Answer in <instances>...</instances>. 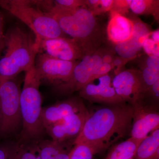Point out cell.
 I'll return each mask as SVG.
<instances>
[{"label": "cell", "mask_w": 159, "mask_h": 159, "mask_svg": "<svg viewBox=\"0 0 159 159\" xmlns=\"http://www.w3.org/2000/svg\"><path fill=\"white\" fill-rule=\"evenodd\" d=\"M20 93L16 78L0 81V137L13 134L22 123Z\"/></svg>", "instance_id": "6"}, {"label": "cell", "mask_w": 159, "mask_h": 159, "mask_svg": "<svg viewBox=\"0 0 159 159\" xmlns=\"http://www.w3.org/2000/svg\"><path fill=\"white\" fill-rule=\"evenodd\" d=\"M130 61L129 59H125V58H123V57H119V56L116 55L114 57L113 60L112 62L111 65L112 66L113 69L115 67H117V70L115 72V75L121 72V69L123 68V67L129 61Z\"/></svg>", "instance_id": "30"}, {"label": "cell", "mask_w": 159, "mask_h": 159, "mask_svg": "<svg viewBox=\"0 0 159 159\" xmlns=\"http://www.w3.org/2000/svg\"><path fill=\"white\" fill-rule=\"evenodd\" d=\"M134 159V158H133V159Z\"/></svg>", "instance_id": "37"}, {"label": "cell", "mask_w": 159, "mask_h": 159, "mask_svg": "<svg viewBox=\"0 0 159 159\" xmlns=\"http://www.w3.org/2000/svg\"><path fill=\"white\" fill-rule=\"evenodd\" d=\"M151 31L146 24L142 22L134 23L132 34L124 42L114 45L117 56L130 60L135 58L142 49L143 42L149 37Z\"/></svg>", "instance_id": "14"}, {"label": "cell", "mask_w": 159, "mask_h": 159, "mask_svg": "<svg viewBox=\"0 0 159 159\" xmlns=\"http://www.w3.org/2000/svg\"><path fill=\"white\" fill-rule=\"evenodd\" d=\"M79 61L61 60L39 52L35 58L34 68L41 83L55 87L70 79Z\"/></svg>", "instance_id": "7"}, {"label": "cell", "mask_w": 159, "mask_h": 159, "mask_svg": "<svg viewBox=\"0 0 159 159\" xmlns=\"http://www.w3.org/2000/svg\"><path fill=\"white\" fill-rule=\"evenodd\" d=\"M39 52L34 34L18 26L10 28L5 33L4 54L0 57V81L16 78L33 68Z\"/></svg>", "instance_id": "3"}, {"label": "cell", "mask_w": 159, "mask_h": 159, "mask_svg": "<svg viewBox=\"0 0 159 159\" xmlns=\"http://www.w3.org/2000/svg\"><path fill=\"white\" fill-rule=\"evenodd\" d=\"M102 63L100 48L92 55H85L80 60L70 79L54 87V90L61 95H69L79 91L93 80L94 74Z\"/></svg>", "instance_id": "8"}, {"label": "cell", "mask_w": 159, "mask_h": 159, "mask_svg": "<svg viewBox=\"0 0 159 159\" xmlns=\"http://www.w3.org/2000/svg\"><path fill=\"white\" fill-rule=\"evenodd\" d=\"M139 67L145 93L152 86L159 80V71L149 68L141 64L139 65Z\"/></svg>", "instance_id": "23"}, {"label": "cell", "mask_w": 159, "mask_h": 159, "mask_svg": "<svg viewBox=\"0 0 159 159\" xmlns=\"http://www.w3.org/2000/svg\"><path fill=\"white\" fill-rule=\"evenodd\" d=\"M36 145L40 159H70L74 147L68 145L67 141L48 140L38 141Z\"/></svg>", "instance_id": "17"}, {"label": "cell", "mask_w": 159, "mask_h": 159, "mask_svg": "<svg viewBox=\"0 0 159 159\" xmlns=\"http://www.w3.org/2000/svg\"><path fill=\"white\" fill-rule=\"evenodd\" d=\"M130 10L134 14L151 15L159 20V0H131Z\"/></svg>", "instance_id": "20"}, {"label": "cell", "mask_w": 159, "mask_h": 159, "mask_svg": "<svg viewBox=\"0 0 159 159\" xmlns=\"http://www.w3.org/2000/svg\"><path fill=\"white\" fill-rule=\"evenodd\" d=\"M116 55V54L113 49L102 48H101V61L102 63L111 64Z\"/></svg>", "instance_id": "29"}, {"label": "cell", "mask_w": 159, "mask_h": 159, "mask_svg": "<svg viewBox=\"0 0 159 159\" xmlns=\"http://www.w3.org/2000/svg\"><path fill=\"white\" fill-rule=\"evenodd\" d=\"M113 69V68L111 65L102 63V64L94 74L93 80L97 77H101L108 74Z\"/></svg>", "instance_id": "31"}, {"label": "cell", "mask_w": 159, "mask_h": 159, "mask_svg": "<svg viewBox=\"0 0 159 159\" xmlns=\"http://www.w3.org/2000/svg\"><path fill=\"white\" fill-rule=\"evenodd\" d=\"M148 99L151 102L152 104L155 105V104L159 102V80L156 82L145 93L144 100Z\"/></svg>", "instance_id": "27"}, {"label": "cell", "mask_w": 159, "mask_h": 159, "mask_svg": "<svg viewBox=\"0 0 159 159\" xmlns=\"http://www.w3.org/2000/svg\"><path fill=\"white\" fill-rule=\"evenodd\" d=\"M142 49L148 56L153 55L159 57V44H157L149 37L143 42Z\"/></svg>", "instance_id": "26"}, {"label": "cell", "mask_w": 159, "mask_h": 159, "mask_svg": "<svg viewBox=\"0 0 159 159\" xmlns=\"http://www.w3.org/2000/svg\"><path fill=\"white\" fill-rule=\"evenodd\" d=\"M10 153H11V152H10ZM9 159H11V157H10V156H9Z\"/></svg>", "instance_id": "36"}, {"label": "cell", "mask_w": 159, "mask_h": 159, "mask_svg": "<svg viewBox=\"0 0 159 159\" xmlns=\"http://www.w3.org/2000/svg\"><path fill=\"white\" fill-rule=\"evenodd\" d=\"M41 84L34 66L25 72L20 96L22 125L20 140L24 143L38 142L46 132L42 118L43 100L39 91Z\"/></svg>", "instance_id": "4"}, {"label": "cell", "mask_w": 159, "mask_h": 159, "mask_svg": "<svg viewBox=\"0 0 159 159\" xmlns=\"http://www.w3.org/2000/svg\"><path fill=\"white\" fill-rule=\"evenodd\" d=\"M131 0H114L111 11L125 16L129 13Z\"/></svg>", "instance_id": "24"}, {"label": "cell", "mask_w": 159, "mask_h": 159, "mask_svg": "<svg viewBox=\"0 0 159 159\" xmlns=\"http://www.w3.org/2000/svg\"><path fill=\"white\" fill-rule=\"evenodd\" d=\"M133 120V108L127 103L89 112L74 144L87 143L101 152L130 134Z\"/></svg>", "instance_id": "1"}, {"label": "cell", "mask_w": 159, "mask_h": 159, "mask_svg": "<svg viewBox=\"0 0 159 159\" xmlns=\"http://www.w3.org/2000/svg\"><path fill=\"white\" fill-rule=\"evenodd\" d=\"M159 159V129L152 132L142 140L134 159Z\"/></svg>", "instance_id": "18"}, {"label": "cell", "mask_w": 159, "mask_h": 159, "mask_svg": "<svg viewBox=\"0 0 159 159\" xmlns=\"http://www.w3.org/2000/svg\"><path fill=\"white\" fill-rule=\"evenodd\" d=\"M0 7L25 23L36 38L66 37L56 20L32 5L30 0H0Z\"/></svg>", "instance_id": "5"}, {"label": "cell", "mask_w": 159, "mask_h": 159, "mask_svg": "<svg viewBox=\"0 0 159 159\" xmlns=\"http://www.w3.org/2000/svg\"><path fill=\"white\" fill-rule=\"evenodd\" d=\"M5 33L4 31V22L1 12H0V57L2 54L4 48Z\"/></svg>", "instance_id": "32"}, {"label": "cell", "mask_w": 159, "mask_h": 159, "mask_svg": "<svg viewBox=\"0 0 159 159\" xmlns=\"http://www.w3.org/2000/svg\"><path fill=\"white\" fill-rule=\"evenodd\" d=\"M132 107L133 120L129 134L130 137L143 139L152 132L159 129V112L155 109V105L147 104L143 101Z\"/></svg>", "instance_id": "12"}, {"label": "cell", "mask_w": 159, "mask_h": 159, "mask_svg": "<svg viewBox=\"0 0 159 159\" xmlns=\"http://www.w3.org/2000/svg\"><path fill=\"white\" fill-rule=\"evenodd\" d=\"M112 82L116 93L125 103L133 107L144 101L145 88L139 70L121 71Z\"/></svg>", "instance_id": "9"}, {"label": "cell", "mask_w": 159, "mask_h": 159, "mask_svg": "<svg viewBox=\"0 0 159 159\" xmlns=\"http://www.w3.org/2000/svg\"><path fill=\"white\" fill-rule=\"evenodd\" d=\"M36 142L24 143L15 147L11 146V159H40Z\"/></svg>", "instance_id": "21"}, {"label": "cell", "mask_w": 159, "mask_h": 159, "mask_svg": "<svg viewBox=\"0 0 159 159\" xmlns=\"http://www.w3.org/2000/svg\"><path fill=\"white\" fill-rule=\"evenodd\" d=\"M113 2L114 0H100V11L101 15L111 11Z\"/></svg>", "instance_id": "33"}, {"label": "cell", "mask_w": 159, "mask_h": 159, "mask_svg": "<svg viewBox=\"0 0 159 159\" xmlns=\"http://www.w3.org/2000/svg\"><path fill=\"white\" fill-rule=\"evenodd\" d=\"M107 34L109 41L114 45L124 42L132 34L134 23L129 18L110 11Z\"/></svg>", "instance_id": "16"}, {"label": "cell", "mask_w": 159, "mask_h": 159, "mask_svg": "<svg viewBox=\"0 0 159 159\" xmlns=\"http://www.w3.org/2000/svg\"></svg>", "instance_id": "38"}, {"label": "cell", "mask_w": 159, "mask_h": 159, "mask_svg": "<svg viewBox=\"0 0 159 159\" xmlns=\"http://www.w3.org/2000/svg\"><path fill=\"white\" fill-rule=\"evenodd\" d=\"M85 108L80 98L74 97L43 108L42 118L45 129L49 125Z\"/></svg>", "instance_id": "15"}, {"label": "cell", "mask_w": 159, "mask_h": 159, "mask_svg": "<svg viewBox=\"0 0 159 159\" xmlns=\"http://www.w3.org/2000/svg\"><path fill=\"white\" fill-rule=\"evenodd\" d=\"M149 38L152 40L157 44H159V30L151 31L149 36Z\"/></svg>", "instance_id": "35"}, {"label": "cell", "mask_w": 159, "mask_h": 159, "mask_svg": "<svg viewBox=\"0 0 159 159\" xmlns=\"http://www.w3.org/2000/svg\"><path fill=\"white\" fill-rule=\"evenodd\" d=\"M143 139L130 137L125 141L119 142L111 148L105 159L134 158L137 148Z\"/></svg>", "instance_id": "19"}, {"label": "cell", "mask_w": 159, "mask_h": 159, "mask_svg": "<svg viewBox=\"0 0 159 159\" xmlns=\"http://www.w3.org/2000/svg\"><path fill=\"white\" fill-rule=\"evenodd\" d=\"M113 77L108 74L92 80L79 91L80 96L93 103L109 106L125 104L113 86Z\"/></svg>", "instance_id": "10"}, {"label": "cell", "mask_w": 159, "mask_h": 159, "mask_svg": "<svg viewBox=\"0 0 159 159\" xmlns=\"http://www.w3.org/2000/svg\"><path fill=\"white\" fill-rule=\"evenodd\" d=\"M11 152V146L0 145V159H9Z\"/></svg>", "instance_id": "34"}, {"label": "cell", "mask_w": 159, "mask_h": 159, "mask_svg": "<svg viewBox=\"0 0 159 159\" xmlns=\"http://www.w3.org/2000/svg\"><path fill=\"white\" fill-rule=\"evenodd\" d=\"M54 6L66 9H75L86 7L85 0H55L53 1Z\"/></svg>", "instance_id": "25"}, {"label": "cell", "mask_w": 159, "mask_h": 159, "mask_svg": "<svg viewBox=\"0 0 159 159\" xmlns=\"http://www.w3.org/2000/svg\"><path fill=\"white\" fill-rule=\"evenodd\" d=\"M89 111L86 108L72 114L59 122L49 125L45 131L57 142L75 140L82 130Z\"/></svg>", "instance_id": "13"}, {"label": "cell", "mask_w": 159, "mask_h": 159, "mask_svg": "<svg viewBox=\"0 0 159 159\" xmlns=\"http://www.w3.org/2000/svg\"><path fill=\"white\" fill-rule=\"evenodd\" d=\"M140 64L149 68L159 71V57L153 55H145L142 58Z\"/></svg>", "instance_id": "28"}, {"label": "cell", "mask_w": 159, "mask_h": 159, "mask_svg": "<svg viewBox=\"0 0 159 159\" xmlns=\"http://www.w3.org/2000/svg\"><path fill=\"white\" fill-rule=\"evenodd\" d=\"M48 14L56 20L66 35L76 41L84 56L92 55L101 48L103 39L102 27L86 8L66 9L54 6Z\"/></svg>", "instance_id": "2"}, {"label": "cell", "mask_w": 159, "mask_h": 159, "mask_svg": "<svg viewBox=\"0 0 159 159\" xmlns=\"http://www.w3.org/2000/svg\"><path fill=\"white\" fill-rule=\"evenodd\" d=\"M36 40L39 52L57 59L67 61H77L84 56L78 44L75 40L70 37L48 39L36 38Z\"/></svg>", "instance_id": "11"}, {"label": "cell", "mask_w": 159, "mask_h": 159, "mask_svg": "<svg viewBox=\"0 0 159 159\" xmlns=\"http://www.w3.org/2000/svg\"><path fill=\"white\" fill-rule=\"evenodd\" d=\"M99 153L95 147L85 143L74 144L71 151L70 159H93L96 154Z\"/></svg>", "instance_id": "22"}]
</instances>
